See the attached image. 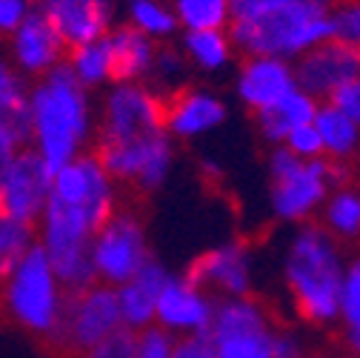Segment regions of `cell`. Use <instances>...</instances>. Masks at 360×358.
I'll return each mask as SVG.
<instances>
[{
	"mask_svg": "<svg viewBox=\"0 0 360 358\" xmlns=\"http://www.w3.org/2000/svg\"><path fill=\"white\" fill-rule=\"evenodd\" d=\"M354 358H360V355H354Z\"/></svg>",
	"mask_w": 360,
	"mask_h": 358,
	"instance_id": "obj_44",
	"label": "cell"
},
{
	"mask_svg": "<svg viewBox=\"0 0 360 358\" xmlns=\"http://www.w3.org/2000/svg\"><path fill=\"white\" fill-rule=\"evenodd\" d=\"M335 4L338 0H292L269 15L232 20L229 35L240 58L275 55L295 63L309 49L335 37Z\"/></svg>",
	"mask_w": 360,
	"mask_h": 358,
	"instance_id": "obj_3",
	"label": "cell"
},
{
	"mask_svg": "<svg viewBox=\"0 0 360 358\" xmlns=\"http://www.w3.org/2000/svg\"><path fill=\"white\" fill-rule=\"evenodd\" d=\"M29 78L9 58H0V112L12 115L29 109Z\"/></svg>",
	"mask_w": 360,
	"mask_h": 358,
	"instance_id": "obj_32",
	"label": "cell"
},
{
	"mask_svg": "<svg viewBox=\"0 0 360 358\" xmlns=\"http://www.w3.org/2000/svg\"><path fill=\"white\" fill-rule=\"evenodd\" d=\"M214 309H217V298L206 287H200L186 273L172 276L158 298L155 324H160L163 330H169L177 338L203 335V333H209V327L214 321Z\"/></svg>",
	"mask_w": 360,
	"mask_h": 358,
	"instance_id": "obj_15",
	"label": "cell"
},
{
	"mask_svg": "<svg viewBox=\"0 0 360 358\" xmlns=\"http://www.w3.org/2000/svg\"><path fill=\"white\" fill-rule=\"evenodd\" d=\"M335 37L360 52V0L335 4Z\"/></svg>",
	"mask_w": 360,
	"mask_h": 358,
	"instance_id": "obj_34",
	"label": "cell"
},
{
	"mask_svg": "<svg viewBox=\"0 0 360 358\" xmlns=\"http://www.w3.org/2000/svg\"><path fill=\"white\" fill-rule=\"evenodd\" d=\"M166 129V95L143 80H115L106 86L98 115V144L149 138Z\"/></svg>",
	"mask_w": 360,
	"mask_h": 358,
	"instance_id": "obj_6",
	"label": "cell"
},
{
	"mask_svg": "<svg viewBox=\"0 0 360 358\" xmlns=\"http://www.w3.org/2000/svg\"><path fill=\"white\" fill-rule=\"evenodd\" d=\"M318 221L340 244H357L360 241V187H354L352 181L335 187Z\"/></svg>",
	"mask_w": 360,
	"mask_h": 358,
	"instance_id": "obj_25",
	"label": "cell"
},
{
	"mask_svg": "<svg viewBox=\"0 0 360 358\" xmlns=\"http://www.w3.org/2000/svg\"><path fill=\"white\" fill-rule=\"evenodd\" d=\"M169 278H172V273L158 258H152L131 281L115 287L117 290V304H120V316H123V327H129L134 333H143L146 327L155 324L158 298H160Z\"/></svg>",
	"mask_w": 360,
	"mask_h": 358,
	"instance_id": "obj_20",
	"label": "cell"
},
{
	"mask_svg": "<svg viewBox=\"0 0 360 358\" xmlns=\"http://www.w3.org/2000/svg\"><path fill=\"white\" fill-rule=\"evenodd\" d=\"M283 147H289V149H292L295 155H300L303 161L326 158V152H323V138H321V132H318V126H314V123H306V126L295 129L292 135L286 138Z\"/></svg>",
	"mask_w": 360,
	"mask_h": 358,
	"instance_id": "obj_36",
	"label": "cell"
},
{
	"mask_svg": "<svg viewBox=\"0 0 360 358\" xmlns=\"http://www.w3.org/2000/svg\"><path fill=\"white\" fill-rule=\"evenodd\" d=\"M117 330H123L117 290L98 281L80 292H69L63 321L52 347L60 358H83Z\"/></svg>",
	"mask_w": 360,
	"mask_h": 358,
	"instance_id": "obj_8",
	"label": "cell"
},
{
	"mask_svg": "<svg viewBox=\"0 0 360 358\" xmlns=\"http://www.w3.org/2000/svg\"><path fill=\"white\" fill-rule=\"evenodd\" d=\"M37 247V223L0 215V284H4L15 266Z\"/></svg>",
	"mask_w": 360,
	"mask_h": 358,
	"instance_id": "obj_27",
	"label": "cell"
},
{
	"mask_svg": "<svg viewBox=\"0 0 360 358\" xmlns=\"http://www.w3.org/2000/svg\"><path fill=\"white\" fill-rule=\"evenodd\" d=\"M32 144V115L29 109L4 115L0 112V192H4V178L15 158ZM0 215H4V201H0Z\"/></svg>",
	"mask_w": 360,
	"mask_h": 358,
	"instance_id": "obj_30",
	"label": "cell"
},
{
	"mask_svg": "<svg viewBox=\"0 0 360 358\" xmlns=\"http://www.w3.org/2000/svg\"><path fill=\"white\" fill-rule=\"evenodd\" d=\"M92 89H86L69 63H60L49 75L32 83L29 115H32V149L52 169L72 163L89 152L98 132Z\"/></svg>",
	"mask_w": 360,
	"mask_h": 358,
	"instance_id": "obj_2",
	"label": "cell"
},
{
	"mask_svg": "<svg viewBox=\"0 0 360 358\" xmlns=\"http://www.w3.org/2000/svg\"><path fill=\"white\" fill-rule=\"evenodd\" d=\"M180 26L186 29H229L235 0H169Z\"/></svg>",
	"mask_w": 360,
	"mask_h": 358,
	"instance_id": "obj_29",
	"label": "cell"
},
{
	"mask_svg": "<svg viewBox=\"0 0 360 358\" xmlns=\"http://www.w3.org/2000/svg\"><path fill=\"white\" fill-rule=\"evenodd\" d=\"M98 158L120 187H129L141 195L158 192L174 166V138L169 129L149 138L123 141V144H98Z\"/></svg>",
	"mask_w": 360,
	"mask_h": 358,
	"instance_id": "obj_10",
	"label": "cell"
},
{
	"mask_svg": "<svg viewBox=\"0 0 360 358\" xmlns=\"http://www.w3.org/2000/svg\"><path fill=\"white\" fill-rule=\"evenodd\" d=\"M34 9V0H0V37H9Z\"/></svg>",
	"mask_w": 360,
	"mask_h": 358,
	"instance_id": "obj_37",
	"label": "cell"
},
{
	"mask_svg": "<svg viewBox=\"0 0 360 358\" xmlns=\"http://www.w3.org/2000/svg\"><path fill=\"white\" fill-rule=\"evenodd\" d=\"M95 273L101 284L120 287L131 281L152 261L149 238L141 215L134 209H117L92 241Z\"/></svg>",
	"mask_w": 360,
	"mask_h": 358,
	"instance_id": "obj_9",
	"label": "cell"
},
{
	"mask_svg": "<svg viewBox=\"0 0 360 358\" xmlns=\"http://www.w3.org/2000/svg\"><path fill=\"white\" fill-rule=\"evenodd\" d=\"M189 58L184 55V49L180 47H169V43H163L160 52H158V61H155V69H152V78L149 83L158 89L160 95H174L180 92V89L186 86L189 80Z\"/></svg>",
	"mask_w": 360,
	"mask_h": 358,
	"instance_id": "obj_31",
	"label": "cell"
},
{
	"mask_svg": "<svg viewBox=\"0 0 360 358\" xmlns=\"http://www.w3.org/2000/svg\"><path fill=\"white\" fill-rule=\"evenodd\" d=\"M295 72H297L300 89H306L311 98L326 104V101H335L360 75V52L349 47V43L332 37L321 43V47L309 49L303 58H297Z\"/></svg>",
	"mask_w": 360,
	"mask_h": 358,
	"instance_id": "obj_13",
	"label": "cell"
},
{
	"mask_svg": "<svg viewBox=\"0 0 360 358\" xmlns=\"http://www.w3.org/2000/svg\"><path fill=\"white\" fill-rule=\"evenodd\" d=\"M297 72L295 63L275 55H243L235 75V95L249 112H263L295 92Z\"/></svg>",
	"mask_w": 360,
	"mask_h": 358,
	"instance_id": "obj_17",
	"label": "cell"
},
{
	"mask_svg": "<svg viewBox=\"0 0 360 358\" xmlns=\"http://www.w3.org/2000/svg\"><path fill=\"white\" fill-rule=\"evenodd\" d=\"M52 187H55V169L32 147H26L4 178V192H0L4 215L37 223L52 198Z\"/></svg>",
	"mask_w": 360,
	"mask_h": 358,
	"instance_id": "obj_16",
	"label": "cell"
},
{
	"mask_svg": "<svg viewBox=\"0 0 360 358\" xmlns=\"http://www.w3.org/2000/svg\"><path fill=\"white\" fill-rule=\"evenodd\" d=\"M40 9L58 26L69 49L106 37L115 29L112 0H43Z\"/></svg>",
	"mask_w": 360,
	"mask_h": 358,
	"instance_id": "obj_19",
	"label": "cell"
},
{
	"mask_svg": "<svg viewBox=\"0 0 360 358\" xmlns=\"http://www.w3.org/2000/svg\"><path fill=\"white\" fill-rule=\"evenodd\" d=\"M174 344H177V335H172L160 324H152L143 333H138V352H134V358H172Z\"/></svg>",
	"mask_w": 360,
	"mask_h": 358,
	"instance_id": "obj_35",
	"label": "cell"
},
{
	"mask_svg": "<svg viewBox=\"0 0 360 358\" xmlns=\"http://www.w3.org/2000/svg\"><path fill=\"white\" fill-rule=\"evenodd\" d=\"M335 104H340V106L360 123V75H357V78L343 89V92L335 98Z\"/></svg>",
	"mask_w": 360,
	"mask_h": 358,
	"instance_id": "obj_41",
	"label": "cell"
},
{
	"mask_svg": "<svg viewBox=\"0 0 360 358\" xmlns=\"http://www.w3.org/2000/svg\"><path fill=\"white\" fill-rule=\"evenodd\" d=\"M52 198L80 209L92 221V227L101 230L120 209V184L109 175L98 152H86L72 163L55 169Z\"/></svg>",
	"mask_w": 360,
	"mask_h": 358,
	"instance_id": "obj_11",
	"label": "cell"
},
{
	"mask_svg": "<svg viewBox=\"0 0 360 358\" xmlns=\"http://www.w3.org/2000/svg\"><path fill=\"white\" fill-rule=\"evenodd\" d=\"M226 121V101L209 86H184L166 98V129L174 141H198Z\"/></svg>",
	"mask_w": 360,
	"mask_h": 358,
	"instance_id": "obj_18",
	"label": "cell"
},
{
	"mask_svg": "<svg viewBox=\"0 0 360 358\" xmlns=\"http://www.w3.org/2000/svg\"><path fill=\"white\" fill-rule=\"evenodd\" d=\"M112 55H115V80H143L149 83L155 61H158V40L134 29L131 23L115 26L109 32Z\"/></svg>",
	"mask_w": 360,
	"mask_h": 358,
	"instance_id": "obj_22",
	"label": "cell"
},
{
	"mask_svg": "<svg viewBox=\"0 0 360 358\" xmlns=\"http://www.w3.org/2000/svg\"><path fill=\"white\" fill-rule=\"evenodd\" d=\"M177 47L184 49L189 63L203 75L226 72L235 63V58L240 55L229 29H186L180 35Z\"/></svg>",
	"mask_w": 360,
	"mask_h": 358,
	"instance_id": "obj_23",
	"label": "cell"
},
{
	"mask_svg": "<svg viewBox=\"0 0 360 358\" xmlns=\"http://www.w3.org/2000/svg\"><path fill=\"white\" fill-rule=\"evenodd\" d=\"M269 172V209L281 223L300 227L321 218V209L335 187L349 184V163L329 158L303 161L289 147H272L266 158Z\"/></svg>",
	"mask_w": 360,
	"mask_h": 358,
	"instance_id": "obj_4",
	"label": "cell"
},
{
	"mask_svg": "<svg viewBox=\"0 0 360 358\" xmlns=\"http://www.w3.org/2000/svg\"><path fill=\"white\" fill-rule=\"evenodd\" d=\"M66 301L69 290L58 278L49 255L43 252L40 244L0 284V307L6 309V316L26 333L49 344L60 330Z\"/></svg>",
	"mask_w": 360,
	"mask_h": 358,
	"instance_id": "obj_5",
	"label": "cell"
},
{
	"mask_svg": "<svg viewBox=\"0 0 360 358\" xmlns=\"http://www.w3.org/2000/svg\"><path fill=\"white\" fill-rule=\"evenodd\" d=\"M318 106H321V101L311 98L306 89L297 86L295 92H289L283 101H278L275 106H269V109H263V112L255 115V123H257L260 138H263L269 147L286 144V138L292 135L295 129H300V126H306V123H314Z\"/></svg>",
	"mask_w": 360,
	"mask_h": 358,
	"instance_id": "obj_21",
	"label": "cell"
},
{
	"mask_svg": "<svg viewBox=\"0 0 360 358\" xmlns=\"http://www.w3.org/2000/svg\"><path fill=\"white\" fill-rule=\"evenodd\" d=\"M66 63L72 66V72L86 89H103L115 83V55H112L109 35L69 49Z\"/></svg>",
	"mask_w": 360,
	"mask_h": 358,
	"instance_id": "obj_26",
	"label": "cell"
},
{
	"mask_svg": "<svg viewBox=\"0 0 360 358\" xmlns=\"http://www.w3.org/2000/svg\"><path fill=\"white\" fill-rule=\"evenodd\" d=\"M314 126L323 138V152L329 161L352 163L360 158V123L340 104H321L318 115H314Z\"/></svg>",
	"mask_w": 360,
	"mask_h": 358,
	"instance_id": "obj_24",
	"label": "cell"
},
{
	"mask_svg": "<svg viewBox=\"0 0 360 358\" xmlns=\"http://www.w3.org/2000/svg\"><path fill=\"white\" fill-rule=\"evenodd\" d=\"M340 327L357 330L360 327V252H354L346 264V281H343V304H340Z\"/></svg>",
	"mask_w": 360,
	"mask_h": 358,
	"instance_id": "obj_33",
	"label": "cell"
},
{
	"mask_svg": "<svg viewBox=\"0 0 360 358\" xmlns=\"http://www.w3.org/2000/svg\"><path fill=\"white\" fill-rule=\"evenodd\" d=\"M172 358H214V347L209 333L203 335H184L174 344V355Z\"/></svg>",
	"mask_w": 360,
	"mask_h": 358,
	"instance_id": "obj_39",
	"label": "cell"
},
{
	"mask_svg": "<svg viewBox=\"0 0 360 358\" xmlns=\"http://www.w3.org/2000/svg\"><path fill=\"white\" fill-rule=\"evenodd\" d=\"M214 298H243L255 290V252L246 241L229 238L200 252L186 270Z\"/></svg>",
	"mask_w": 360,
	"mask_h": 358,
	"instance_id": "obj_12",
	"label": "cell"
},
{
	"mask_svg": "<svg viewBox=\"0 0 360 358\" xmlns=\"http://www.w3.org/2000/svg\"><path fill=\"white\" fill-rule=\"evenodd\" d=\"M309 358H338V355H332V352H311Z\"/></svg>",
	"mask_w": 360,
	"mask_h": 358,
	"instance_id": "obj_43",
	"label": "cell"
},
{
	"mask_svg": "<svg viewBox=\"0 0 360 358\" xmlns=\"http://www.w3.org/2000/svg\"><path fill=\"white\" fill-rule=\"evenodd\" d=\"M343 338H346L349 352H352V355H360V327H357V330H346Z\"/></svg>",
	"mask_w": 360,
	"mask_h": 358,
	"instance_id": "obj_42",
	"label": "cell"
},
{
	"mask_svg": "<svg viewBox=\"0 0 360 358\" xmlns=\"http://www.w3.org/2000/svg\"><path fill=\"white\" fill-rule=\"evenodd\" d=\"M275 358H309V347L303 341V335L292 327H278L275 333Z\"/></svg>",
	"mask_w": 360,
	"mask_h": 358,
	"instance_id": "obj_38",
	"label": "cell"
},
{
	"mask_svg": "<svg viewBox=\"0 0 360 358\" xmlns=\"http://www.w3.org/2000/svg\"><path fill=\"white\" fill-rule=\"evenodd\" d=\"M69 47L58 26L40 6L29 12V18L9 35V61L32 80L49 75L60 63H66Z\"/></svg>",
	"mask_w": 360,
	"mask_h": 358,
	"instance_id": "obj_14",
	"label": "cell"
},
{
	"mask_svg": "<svg viewBox=\"0 0 360 358\" xmlns=\"http://www.w3.org/2000/svg\"><path fill=\"white\" fill-rule=\"evenodd\" d=\"M129 23L158 43H169L177 32H184L169 0H129Z\"/></svg>",
	"mask_w": 360,
	"mask_h": 358,
	"instance_id": "obj_28",
	"label": "cell"
},
{
	"mask_svg": "<svg viewBox=\"0 0 360 358\" xmlns=\"http://www.w3.org/2000/svg\"><path fill=\"white\" fill-rule=\"evenodd\" d=\"M278 324L260 298H217L209 338L214 358H275Z\"/></svg>",
	"mask_w": 360,
	"mask_h": 358,
	"instance_id": "obj_7",
	"label": "cell"
},
{
	"mask_svg": "<svg viewBox=\"0 0 360 358\" xmlns=\"http://www.w3.org/2000/svg\"><path fill=\"white\" fill-rule=\"evenodd\" d=\"M292 0H235V20H252L260 15H269Z\"/></svg>",
	"mask_w": 360,
	"mask_h": 358,
	"instance_id": "obj_40",
	"label": "cell"
},
{
	"mask_svg": "<svg viewBox=\"0 0 360 358\" xmlns=\"http://www.w3.org/2000/svg\"><path fill=\"white\" fill-rule=\"evenodd\" d=\"M346 264L349 258L343 244L321 221L300 223L292 230L283 247L281 276L286 295L303 324L321 330L340 324Z\"/></svg>",
	"mask_w": 360,
	"mask_h": 358,
	"instance_id": "obj_1",
	"label": "cell"
}]
</instances>
